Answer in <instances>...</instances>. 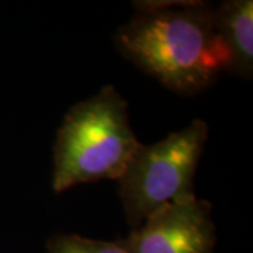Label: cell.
Segmentation results:
<instances>
[{
  "label": "cell",
  "instance_id": "cell-6",
  "mask_svg": "<svg viewBox=\"0 0 253 253\" xmlns=\"http://www.w3.org/2000/svg\"><path fill=\"white\" fill-rule=\"evenodd\" d=\"M45 253H128L118 242H106L73 234H58L48 239Z\"/></svg>",
  "mask_w": 253,
  "mask_h": 253
},
{
  "label": "cell",
  "instance_id": "cell-4",
  "mask_svg": "<svg viewBox=\"0 0 253 253\" xmlns=\"http://www.w3.org/2000/svg\"><path fill=\"white\" fill-rule=\"evenodd\" d=\"M118 244L128 253H214L211 204L197 196L168 204Z\"/></svg>",
  "mask_w": 253,
  "mask_h": 253
},
{
  "label": "cell",
  "instance_id": "cell-3",
  "mask_svg": "<svg viewBox=\"0 0 253 253\" xmlns=\"http://www.w3.org/2000/svg\"><path fill=\"white\" fill-rule=\"evenodd\" d=\"M208 139V124H191L152 145H139L120 177L126 222L139 226L159 208L190 199L194 176Z\"/></svg>",
  "mask_w": 253,
  "mask_h": 253
},
{
  "label": "cell",
  "instance_id": "cell-1",
  "mask_svg": "<svg viewBox=\"0 0 253 253\" xmlns=\"http://www.w3.org/2000/svg\"><path fill=\"white\" fill-rule=\"evenodd\" d=\"M139 13L114 36L117 49L169 90L194 94L228 72L231 58L214 9L201 1L136 3Z\"/></svg>",
  "mask_w": 253,
  "mask_h": 253
},
{
  "label": "cell",
  "instance_id": "cell-5",
  "mask_svg": "<svg viewBox=\"0 0 253 253\" xmlns=\"http://www.w3.org/2000/svg\"><path fill=\"white\" fill-rule=\"evenodd\" d=\"M214 20L231 58L228 72L251 78L253 72V1H225L214 9Z\"/></svg>",
  "mask_w": 253,
  "mask_h": 253
},
{
  "label": "cell",
  "instance_id": "cell-2",
  "mask_svg": "<svg viewBox=\"0 0 253 253\" xmlns=\"http://www.w3.org/2000/svg\"><path fill=\"white\" fill-rule=\"evenodd\" d=\"M141 142L129 124L126 101L113 86L75 104L65 116L54 148L52 189L120 180Z\"/></svg>",
  "mask_w": 253,
  "mask_h": 253
}]
</instances>
